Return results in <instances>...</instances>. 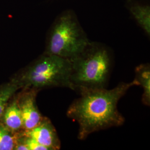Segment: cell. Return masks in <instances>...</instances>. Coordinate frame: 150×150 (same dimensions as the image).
I'll return each mask as SVG.
<instances>
[{"mask_svg":"<svg viewBox=\"0 0 150 150\" xmlns=\"http://www.w3.org/2000/svg\"><path fill=\"white\" fill-rule=\"evenodd\" d=\"M130 15L146 34L150 35V6L139 0H125Z\"/></svg>","mask_w":150,"mask_h":150,"instance_id":"obj_8","label":"cell"},{"mask_svg":"<svg viewBox=\"0 0 150 150\" xmlns=\"http://www.w3.org/2000/svg\"><path fill=\"white\" fill-rule=\"evenodd\" d=\"M142 86L144 92L142 96V103L147 106L150 105V64H139L135 69V78Z\"/></svg>","mask_w":150,"mask_h":150,"instance_id":"obj_9","label":"cell"},{"mask_svg":"<svg viewBox=\"0 0 150 150\" xmlns=\"http://www.w3.org/2000/svg\"><path fill=\"white\" fill-rule=\"evenodd\" d=\"M0 122L13 134H17L23 131L17 93L8 102L0 117Z\"/></svg>","mask_w":150,"mask_h":150,"instance_id":"obj_7","label":"cell"},{"mask_svg":"<svg viewBox=\"0 0 150 150\" xmlns=\"http://www.w3.org/2000/svg\"><path fill=\"white\" fill-rule=\"evenodd\" d=\"M23 134L36 140L48 150H59L61 142L53 124L47 117H43L36 126L28 131H23Z\"/></svg>","mask_w":150,"mask_h":150,"instance_id":"obj_6","label":"cell"},{"mask_svg":"<svg viewBox=\"0 0 150 150\" xmlns=\"http://www.w3.org/2000/svg\"><path fill=\"white\" fill-rule=\"evenodd\" d=\"M139 86L134 79L120 82L112 89L89 90L80 92L81 96L70 105L68 117L79 125L78 139L83 140L90 134L103 129L123 125L125 120L117 108L118 101L129 89Z\"/></svg>","mask_w":150,"mask_h":150,"instance_id":"obj_1","label":"cell"},{"mask_svg":"<svg viewBox=\"0 0 150 150\" xmlns=\"http://www.w3.org/2000/svg\"><path fill=\"white\" fill-rule=\"evenodd\" d=\"M21 90L17 93V100L21 114L23 131H28L39 124L43 116L36 103V96L39 90L32 88Z\"/></svg>","mask_w":150,"mask_h":150,"instance_id":"obj_5","label":"cell"},{"mask_svg":"<svg viewBox=\"0 0 150 150\" xmlns=\"http://www.w3.org/2000/svg\"><path fill=\"white\" fill-rule=\"evenodd\" d=\"M111 49L103 43L90 41L70 59L71 90L81 91L106 88L113 64Z\"/></svg>","mask_w":150,"mask_h":150,"instance_id":"obj_2","label":"cell"},{"mask_svg":"<svg viewBox=\"0 0 150 150\" xmlns=\"http://www.w3.org/2000/svg\"><path fill=\"white\" fill-rule=\"evenodd\" d=\"M20 89V87L14 78L0 86V117L8 102Z\"/></svg>","mask_w":150,"mask_h":150,"instance_id":"obj_10","label":"cell"},{"mask_svg":"<svg viewBox=\"0 0 150 150\" xmlns=\"http://www.w3.org/2000/svg\"><path fill=\"white\" fill-rule=\"evenodd\" d=\"M70 75V59L44 53L13 78L21 89L40 90L56 87L71 89Z\"/></svg>","mask_w":150,"mask_h":150,"instance_id":"obj_3","label":"cell"},{"mask_svg":"<svg viewBox=\"0 0 150 150\" xmlns=\"http://www.w3.org/2000/svg\"><path fill=\"white\" fill-rule=\"evenodd\" d=\"M90 41L75 11L66 10L56 17L50 28L44 53L70 59Z\"/></svg>","mask_w":150,"mask_h":150,"instance_id":"obj_4","label":"cell"},{"mask_svg":"<svg viewBox=\"0 0 150 150\" xmlns=\"http://www.w3.org/2000/svg\"><path fill=\"white\" fill-rule=\"evenodd\" d=\"M17 134L12 133L0 122V150H13Z\"/></svg>","mask_w":150,"mask_h":150,"instance_id":"obj_11","label":"cell"},{"mask_svg":"<svg viewBox=\"0 0 150 150\" xmlns=\"http://www.w3.org/2000/svg\"><path fill=\"white\" fill-rule=\"evenodd\" d=\"M22 134L23 136V139L25 145H26L28 150H48L47 147L43 145H41L36 140L33 139L31 137L27 136L23 134V131H22Z\"/></svg>","mask_w":150,"mask_h":150,"instance_id":"obj_12","label":"cell"}]
</instances>
